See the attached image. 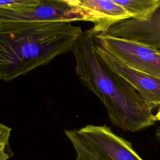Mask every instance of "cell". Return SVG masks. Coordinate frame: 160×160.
<instances>
[{
	"mask_svg": "<svg viewBox=\"0 0 160 160\" xmlns=\"http://www.w3.org/2000/svg\"><path fill=\"white\" fill-rule=\"evenodd\" d=\"M92 28L79 36L71 49L76 72L81 82L104 104L113 125L136 132L154 124V108L126 79L112 71L96 51Z\"/></svg>",
	"mask_w": 160,
	"mask_h": 160,
	"instance_id": "1",
	"label": "cell"
},
{
	"mask_svg": "<svg viewBox=\"0 0 160 160\" xmlns=\"http://www.w3.org/2000/svg\"><path fill=\"white\" fill-rule=\"evenodd\" d=\"M82 32L72 22L59 21L0 33V79L11 81L71 51Z\"/></svg>",
	"mask_w": 160,
	"mask_h": 160,
	"instance_id": "2",
	"label": "cell"
},
{
	"mask_svg": "<svg viewBox=\"0 0 160 160\" xmlns=\"http://www.w3.org/2000/svg\"><path fill=\"white\" fill-rule=\"evenodd\" d=\"M64 132L77 153L76 160H143L131 142L106 124L87 125Z\"/></svg>",
	"mask_w": 160,
	"mask_h": 160,
	"instance_id": "3",
	"label": "cell"
},
{
	"mask_svg": "<svg viewBox=\"0 0 160 160\" xmlns=\"http://www.w3.org/2000/svg\"><path fill=\"white\" fill-rule=\"evenodd\" d=\"M59 21L73 22L82 19L78 9L68 0H41L37 5L19 11L0 9V33L33 24Z\"/></svg>",
	"mask_w": 160,
	"mask_h": 160,
	"instance_id": "4",
	"label": "cell"
},
{
	"mask_svg": "<svg viewBox=\"0 0 160 160\" xmlns=\"http://www.w3.org/2000/svg\"><path fill=\"white\" fill-rule=\"evenodd\" d=\"M95 43L97 47L126 65L160 78V54L156 49L101 33L95 36Z\"/></svg>",
	"mask_w": 160,
	"mask_h": 160,
	"instance_id": "5",
	"label": "cell"
},
{
	"mask_svg": "<svg viewBox=\"0 0 160 160\" xmlns=\"http://www.w3.org/2000/svg\"><path fill=\"white\" fill-rule=\"evenodd\" d=\"M76 8L82 21L93 23L97 33L106 32L114 24L131 18L129 13L114 0H68Z\"/></svg>",
	"mask_w": 160,
	"mask_h": 160,
	"instance_id": "6",
	"label": "cell"
},
{
	"mask_svg": "<svg viewBox=\"0 0 160 160\" xmlns=\"http://www.w3.org/2000/svg\"><path fill=\"white\" fill-rule=\"evenodd\" d=\"M96 51L103 62L130 83L149 104L154 108L160 106L159 78L131 68L97 46Z\"/></svg>",
	"mask_w": 160,
	"mask_h": 160,
	"instance_id": "7",
	"label": "cell"
},
{
	"mask_svg": "<svg viewBox=\"0 0 160 160\" xmlns=\"http://www.w3.org/2000/svg\"><path fill=\"white\" fill-rule=\"evenodd\" d=\"M101 34L137 41L160 51V7L148 21L129 18L114 24Z\"/></svg>",
	"mask_w": 160,
	"mask_h": 160,
	"instance_id": "8",
	"label": "cell"
},
{
	"mask_svg": "<svg viewBox=\"0 0 160 160\" xmlns=\"http://www.w3.org/2000/svg\"><path fill=\"white\" fill-rule=\"evenodd\" d=\"M131 16L141 21H148L160 7V0H114Z\"/></svg>",
	"mask_w": 160,
	"mask_h": 160,
	"instance_id": "9",
	"label": "cell"
},
{
	"mask_svg": "<svg viewBox=\"0 0 160 160\" xmlns=\"http://www.w3.org/2000/svg\"><path fill=\"white\" fill-rule=\"evenodd\" d=\"M41 0H1L0 9L6 11H19L32 8Z\"/></svg>",
	"mask_w": 160,
	"mask_h": 160,
	"instance_id": "10",
	"label": "cell"
},
{
	"mask_svg": "<svg viewBox=\"0 0 160 160\" xmlns=\"http://www.w3.org/2000/svg\"><path fill=\"white\" fill-rule=\"evenodd\" d=\"M11 131L8 126L0 124V160H8L13 156L9 144Z\"/></svg>",
	"mask_w": 160,
	"mask_h": 160,
	"instance_id": "11",
	"label": "cell"
},
{
	"mask_svg": "<svg viewBox=\"0 0 160 160\" xmlns=\"http://www.w3.org/2000/svg\"><path fill=\"white\" fill-rule=\"evenodd\" d=\"M155 136L157 138L158 140L160 142V127H158L156 131Z\"/></svg>",
	"mask_w": 160,
	"mask_h": 160,
	"instance_id": "12",
	"label": "cell"
},
{
	"mask_svg": "<svg viewBox=\"0 0 160 160\" xmlns=\"http://www.w3.org/2000/svg\"><path fill=\"white\" fill-rule=\"evenodd\" d=\"M155 117H156V121H160V106H159V108L158 111L157 112L156 114L155 115Z\"/></svg>",
	"mask_w": 160,
	"mask_h": 160,
	"instance_id": "13",
	"label": "cell"
},
{
	"mask_svg": "<svg viewBox=\"0 0 160 160\" xmlns=\"http://www.w3.org/2000/svg\"><path fill=\"white\" fill-rule=\"evenodd\" d=\"M158 52H159V53L160 54V51H158Z\"/></svg>",
	"mask_w": 160,
	"mask_h": 160,
	"instance_id": "14",
	"label": "cell"
}]
</instances>
